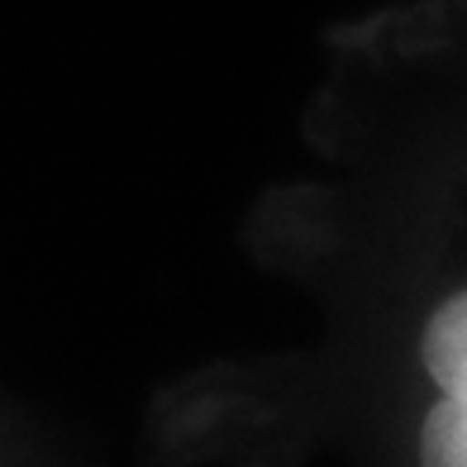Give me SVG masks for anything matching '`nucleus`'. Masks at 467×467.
Returning a JSON list of instances; mask_svg holds the SVG:
<instances>
[{
	"label": "nucleus",
	"mask_w": 467,
	"mask_h": 467,
	"mask_svg": "<svg viewBox=\"0 0 467 467\" xmlns=\"http://www.w3.org/2000/svg\"><path fill=\"white\" fill-rule=\"evenodd\" d=\"M420 368L434 400L420 420V467H467V286L449 291L420 329Z\"/></svg>",
	"instance_id": "f257e3e1"
}]
</instances>
